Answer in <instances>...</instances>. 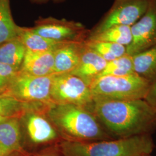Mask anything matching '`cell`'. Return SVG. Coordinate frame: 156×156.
<instances>
[{
	"instance_id": "6da1fadb",
	"label": "cell",
	"mask_w": 156,
	"mask_h": 156,
	"mask_svg": "<svg viewBox=\"0 0 156 156\" xmlns=\"http://www.w3.org/2000/svg\"><path fill=\"white\" fill-rule=\"evenodd\" d=\"M92 113L113 139L151 135L156 128V109L144 99L94 100Z\"/></svg>"
},
{
	"instance_id": "7a4b0ae2",
	"label": "cell",
	"mask_w": 156,
	"mask_h": 156,
	"mask_svg": "<svg viewBox=\"0 0 156 156\" xmlns=\"http://www.w3.org/2000/svg\"><path fill=\"white\" fill-rule=\"evenodd\" d=\"M48 113L57 128L62 134L73 138L71 140L94 142L113 140L101 126L94 115L81 106L53 103Z\"/></svg>"
},
{
	"instance_id": "3957f363",
	"label": "cell",
	"mask_w": 156,
	"mask_h": 156,
	"mask_svg": "<svg viewBox=\"0 0 156 156\" xmlns=\"http://www.w3.org/2000/svg\"><path fill=\"white\" fill-rule=\"evenodd\" d=\"M154 148L150 134L94 142L66 140L60 145L63 156H136L151 155Z\"/></svg>"
},
{
	"instance_id": "277c9868",
	"label": "cell",
	"mask_w": 156,
	"mask_h": 156,
	"mask_svg": "<svg viewBox=\"0 0 156 156\" xmlns=\"http://www.w3.org/2000/svg\"><path fill=\"white\" fill-rule=\"evenodd\" d=\"M151 84L135 73L97 78L90 89L94 100L126 101L145 99Z\"/></svg>"
},
{
	"instance_id": "5b68a950",
	"label": "cell",
	"mask_w": 156,
	"mask_h": 156,
	"mask_svg": "<svg viewBox=\"0 0 156 156\" xmlns=\"http://www.w3.org/2000/svg\"><path fill=\"white\" fill-rule=\"evenodd\" d=\"M50 95L53 103L73 104L93 111L94 99L89 86L70 73L53 75Z\"/></svg>"
},
{
	"instance_id": "8992f818",
	"label": "cell",
	"mask_w": 156,
	"mask_h": 156,
	"mask_svg": "<svg viewBox=\"0 0 156 156\" xmlns=\"http://www.w3.org/2000/svg\"><path fill=\"white\" fill-rule=\"evenodd\" d=\"M53 75L38 76L19 71L4 93L23 102H50Z\"/></svg>"
},
{
	"instance_id": "52a82bcc",
	"label": "cell",
	"mask_w": 156,
	"mask_h": 156,
	"mask_svg": "<svg viewBox=\"0 0 156 156\" xmlns=\"http://www.w3.org/2000/svg\"><path fill=\"white\" fill-rule=\"evenodd\" d=\"M151 0H115L111 9L91 34L115 26H132L145 14Z\"/></svg>"
},
{
	"instance_id": "ba28073f",
	"label": "cell",
	"mask_w": 156,
	"mask_h": 156,
	"mask_svg": "<svg viewBox=\"0 0 156 156\" xmlns=\"http://www.w3.org/2000/svg\"><path fill=\"white\" fill-rule=\"evenodd\" d=\"M132 41L126 54L133 56L156 44V0H151L147 10L131 26Z\"/></svg>"
},
{
	"instance_id": "9c48e42d",
	"label": "cell",
	"mask_w": 156,
	"mask_h": 156,
	"mask_svg": "<svg viewBox=\"0 0 156 156\" xmlns=\"http://www.w3.org/2000/svg\"><path fill=\"white\" fill-rule=\"evenodd\" d=\"M32 30L46 38L65 42H80L79 39L86 33L80 23L51 17L40 19Z\"/></svg>"
},
{
	"instance_id": "30bf717a",
	"label": "cell",
	"mask_w": 156,
	"mask_h": 156,
	"mask_svg": "<svg viewBox=\"0 0 156 156\" xmlns=\"http://www.w3.org/2000/svg\"><path fill=\"white\" fill-rule=\"evenodd\" d=\"M106 64L105 60L84 45L78 66L70 73L82 79L90 86L104 69Z\"/></svg>"
},
{
	"instance_id": "8fae6325",
	"label": "cell",
	"mask_w": 156,
	"mask_h": 156,
	"mask_svg": "<svg viewBox=\"0 0 156 156\" xmlns=\"http://www.w3.org/2000/svg\"><path fill=\"white\" fill-rule=\"evenodd\" d=\"M55 50L44 52H32L26 50L19 71L38 76L54 74Z\"/></svg>"
},
{
	"instance_id": "7c38bea8",
	"label": "cell",
	"mask_w": 156,
	"mask_h": 156,
	"mask_svg": "<svg viewBox=\"0 0 156 156\" xmlns=\"http://www.w3.org/2000/svg\"><path fill=\"white\" fill-rule=\"evenodd\" d=\"M83 46L69 42L55 51L54 74L71 73L78 66Z\"/></svg>"
},
{
	"instance_id": "4fadbf2b",
	"label": "cell",
	"mask_w": 156,
	"mask_h": 156,
	"mask_svg": "<svg viewBox=\"0 0 156 156\" xmlns=\"http://www.w3.org/2000/svg\"><path fill=\"white\" fill-rule=\"evenodd\" d=\"M20 123L16 117L0 120V147L13 154H22Z\"/></svg>"
},
{
	"instance_id": "5bb4252c",
	"label": "cell",
	"mask_w": 156,
	"mask_h": 156,
	"mask_svg": "<svg viewBox=\"0 0 156 156\" xmlns=\"http://www.w3.org/2000/svg\"><path fill=\"white\" fill-rule=\"evenodd\" d=\"M26 128L30 139L35 144H42L55 140L57 134L45 117L36 114L26 115Z\"/></svg>"
},
{
	"instance_id": "9a60e30c",
	"label": "cell",
	"mask_w": 156,
	"mask_h": 156,
	"mask_svg": "<svg viewBox=\"0 0 156 156\" xmlns=\"http://www.w3.org/2000/svg\"><path fill=\"white\" fill-rule=\"evenodd\" d=\"M131 56L134 73L151 84L156 82V44Z\"/></svg>"
},
{
	"instance_id": "2e32d148",
	"label": "cell",
	"mask_w": 156,
	"mask_h": 156,
	"mask_svg": "<svg viewBox=\"0 0 156 156\" xmlns=\"http://www.w3.org/2000/svg\"><path fill=\"white\" fill-rule=\"evenodd\" d=\"M18 37L22 41L26 50L32 52H44L55 50L67 43L58 42L43 37L35 33L32 28H19Z\"/></svg>"
},
{
	"instance_id": "e0dca14e",
	"label": "cell",
	"mask_w": 156,
	"mask_h": 156,
	"mask_svg": "<svg viewBox=\"0 0 156 156\" xmlns=\"http://www.w3.org/2000/svg\"><path fill=\"white\" fill-rule=\"evenodd\" d=\"M26 49L19 37L0 45V62L17 70L22 66Z\"/></svg>"
},
{
	"instance_id": "ac0fdd59",
	"label": "cell",
	"mask_w": 156,
	"mask_h": 156,
	"mask_svg": "<svg viewBox=\"0 0 156 156\" xmlns=\"http://www.w3.org/2000/svg\"><path fill=\"white\" fill-rule=\"evenodd\" d=\"M9 0H0V45L18 37L20 27L12 16Z\"/></svg>"
},
{
	"instance_id": "d6986e66",
	"label": "cell",
	"mask_w": 156,
	"mask_h": 156,
	"mask_svg": "<svg viewBox=\"0 0 156 156\" xmlns=\"http://www.w3.org/2000/svg\"><path fill=\"white\" fill-rule=\"evenodd\" d=\"M89 40L112 42L127 47L132 41L131 26H113L100 33L91 34Z\"/></svg>"
},
{
	"instance_id": "ffe728a7",
	"label": "cell",
	"mask_w": 156,
	"mask_h": 156,
	"mask_svg": "<svg viewBox=\"0 0 156 156\" xmlns=\"http://www.w3.org/2000/svg\"><path fill=\"white\" fill-rule=\"evenodd\" d=\"M84 45L94 50L107 62L126 54V46L115 43L89 40Z\"/></svg>"
},
{
	"instance_id": "44dd1931",
	"label": "cell",
	"mask_w": 156,
	"mask_h": 156,
	"mask_svg": "<svg viewBox=\"0 0 156 156\" xmlns=\"http://www.w3.org/2000/svg\"><path fill=\"white\" fill-rule=\"evenodd\" d=\"M133 73L134 72L132 56L126 54L107 62L106 67L97 78L104 76H124Z\"/></svg>"
},
{
	"instance_id": "7402d4cb",
	"label": "cell",
	"mask_w": 156,
	"mask_h": 156,
	"mask_svg": "<svg viewBox=\"0 0 156 156\" xmlns=\"http://www.w3.org/2000/svg\"><path fill=\"white\" fill-rule=\"evenodd\" d=\"M28 107L26 102L6 94L0 101V120L8 117H16Z\"/></svg>"
},
{
	"instance_id": "603a6c76",
	"label": "cell",
	"mask_w": 156,
	"mask_h": 156,
	"mask_svg": "<svg viewBox=\"0 0 156 156\" xmlns=\"http://www.w3.org/2000/svg\"><path fill=\"white\" fill-rule=\"evenodd\" d=\"M19 71L16 69L0 62V91L4 92L13 79Z\"/></svg>"
},
{
	"instance_id": "cb8c5ba5",
	"label": "cell",
	"mask_w": 156,
	"mask_h": 156,
	"mask_svg": "<svg viewBox=\"0 0 156 156\" xmlns=\"http://www.w3.org/2000/svg\"><path fill=\"white\" fill-rule=\"evenodd\" d=\"M144 100L151 106L156 109V82L151 84L150 89Z\"/></svg>"
},
{
	"instance_id": "d4e9b609",
	"label": "cell",
	"mask_w": 156,
	"mask_h": 156,
	"mask_svg": "<svg viewBox=\"0 0 156 156\" xmlns=\"http://www.w3.org/2000/svg\"><path fill=\"white\" fill-rule=\"evenodd\" d=\"M15 154L11 153L0 147V156H12Z\"/></svg>"
},
{
	"instance_id": "484cf974",
	"label": "cell",
	"mask_w": 156,
	"mask_h": 156,
	"mask_svg": "<svg viewBox=\"0 0 156 156\" xmlns=\"http://www.w3.org/2000/svg\"><path fill=\"white\" fill-rule=\"evenodd\" d=\"M35 2H46L48 1H49V0H34ZM53 1H55L57 2H58V1H61L62 0H53Z\"/></svg>"
},
{
	"instance_id": "4316f807",
	"label": "cell",
	"mask_w": 156,
	"mask_h": 156,
	"mask_svg": "<svg viewBox=\"0 0 156 156\" xmlns=\"http://www.w3.org/2000/svg\"><path fill=\"white\" fill-rule=\"evenodd\" d=\"M6 95V94H5L4 92L0 91V101L4 98V97Z\"/></svg>"
},
{
	"instance_id": "83f0119b",
	"label": "cell",
	"mask_w": 156,
	"mask_h": 156,
	"mask_svg": "<svg viewBox=\"0 0 156 156\" xmlns=\"http://www.w3.org/2000/svg\"><path fill=\"white\" fill-rule=\"evenodd\" d=\"M53 156V155H49V154H46V155H43V156Z\"/></svg>"
},
{
	"instance_id": "f1b7e54d",
	"label": "cell",
	"mask_w": 156,
	"mask_h": 156,
	"mask_svg": "<svg viewBox=\"0 0 156 156\" xmlns=\"http://www.w3.org/2000/svg\"><path fill=\"white\" fill-rule=\"evenodd\" d=\"M147 155H139V156H146Z\"/></svg>"
},
{
	"instance_id": "f546056e",
	"label": "cell",
	"mask_w": 156,
	"mask_h": 156,
	"mask_svg": "<svg viewBox=\"0 0 156 156\" xmlns=\"http://www.w3.org/2000/svg\"><path fill=\"white\" fill-rule=\"evenodd\" d=\"M146 156H151V155H147Z\"/></svg>"
}]
</instances>
